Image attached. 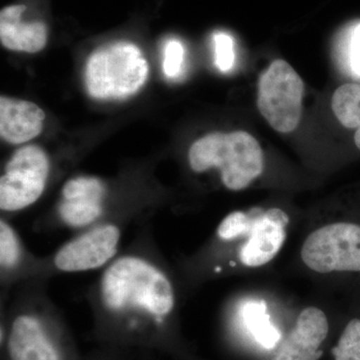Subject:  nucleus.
<instances>
[{"instance_id":"obj_10","label":"nucleus","mask_w":360,"mask_h":360,"mask_svg":"<svg viewBox=\"0 0 360 360\" xmlns=\"http://www.w3.org/2000/svg\"><path fill=\"white\" fill-rule=\"evenodd\" d=\"M304 84L290 63L277 59L258 82L257 108L272 129L290 134L302 120Z\"/></svg>"},{"instance_id":"obj_4","label":"nucleus","mask_w":360,"mask_h":360,"mask_svg":"<svg viewBox=\"0 0 360 360\" xmlns=\"http://www.w3.org/2000/svg\"><path fill=\"white\" fill-rule=\"evenodd\" d=\"M153 205V200L148 198L120 193L115 182L110 180L94 175H77L66 180L56 205L33 224V229L75 233L105 220H127L132 224Z\"/></svg>"},{"instance_id":"obj_9","label":"nucleus","mask_w":360,"mask_h":360,"mask_svg":"<svg viewBox=\"0 0 360 360\" xmlns=\"http://www.w3.org/2000/svg\"><path fill=\"white\" fill-rule=\"evenodd\" d=\"M53 161L44 148L28 144L11 156L0 177L1 217L27 210L42 198L52 175Z\"/></svg>"},{"instance_id":"obj_12","label":"nucleus","mask_w":360,"mask_h":360,"mask_svg":"<svg viewBox=\"0 0 360 360\" xmlns=\"http://www.w3.org/2000/svg\"><path fill=\"white\" fill-rule=\"evenodd\" d=\"M41 257H37L25 245L20 231L11 219H0V288L1 300H8L9 293L20 284L32 281L39 272Z\"/></svg>"},{"instance_id":"obj_3","label":"nucleus","mask_w":360,"mask_h":360,"mask_svg":"<svg viewBox=\"0 0 360 360\" xmlns=\"http://www.w3.org/2000/svg\"><path fill=\"white\" fill-rule=\"evenodd\" d=\"M298 271L321 283L360 288V191L303 215Z\"/></svg>"},{"instance_id":"obj_6","label":"nucleus","mask_w":360,"mask_h":360,"mask_svg":"<svg viewBox=\"0 0 360 360\" xmlns=\"http://www.w3.org/2000/svg\"><path fill=\"white\" fill-rule=\"evenodd\" d=\"M187 165L196 175L214 170L219 184L229 191H245L262 179L266 170L259 142L243 130L200 137L188 149Z\"/></svg>"},{"instance_id":"obj_2","label":"nucleus","mask_w":360,"mask_h":360,"mask_svg":"<svg viewBox=\"0 0 360 360\" xmlns=\"http://www.w3.org/2000/svg\"><path fill=\"white\" fill-rule=\"evenodd\" d=\"M303 215L285 206L255 205L234 210L193 252L175 260V272L184 296L210 281L269 269L281 255Z\"/></svg>"},{"instance_id":"obj_17","label":"nucleus","mask_w":360,"mask_h":360,"mask_svg":"<svg viewBox=\"0 0 360 360\" xmlns=\"http://www.w3.org/2000/svg\"><path fill=\"white\" fill-rule=\"evenodd\" d=\"M355 311L348 319L333 348L335 360H360V288L352 292Z\"/></svg>"},{"instance_id":"obj_8","label":"nucleus","mask_w":360,"mask_h":360,"mask_svg":"<svg viewBox=\"0 0 360 360\" xmlns=\"http://www.w3.org/2000/svg\"><path fill=\"white\" fill-rule=\"evenodd\" d=\"M148 61L131 42L120 41L92 52L84 70L87 92L98 101L134 96L148 80Z\"/></svg>"},{"instance_id":"obj_11","label":"nucleus","mask_w":360,"mask_h":360,"mask_svg":"<svg viewBox=\"0 0 360 360\" xmlns=\"http://www.w3.org/2000/svg\"><path fill=\"white\" fill-rule=\"evenodd\" d=\"M329 331L330 321L326 309L321 305H307L298 312L292 328L271 360H319Z\"/></svg>"},{"instance_id":"obj_16","label":"nucleus","mask_w":360,"mask_h":360,"mask_svg":"<svg viewBox=\"0 0 360 360\" xmlns=\"http://www.w3.org/2000/svg\"><path fill=\"white\" fill-rule=\"evenodd\" d=\"M331 106L343 127L356 130L354 143L360 151V84H345L338 87L333 94Z\"/></svg>"},{"instance_id":"obj_15","label":"nucleus","mask_w":360,"mask_h":360,"mask_svg":"<svg viewBox=\"0 0 360 360\" xmlns=\"http://www.w3.org/2000/svg\"><path fill=\"white\" fill-rule=\"evenodd\" d=\"M225 307L227 312L238 315L245 321L255 340L265 348H274L281 341V333L270 324L269 315L266 314V309L259 300L253 298V302H245V297L233 298Z\"/></svg>"},{"instance_id":"obj_1","label":"nucleus","mask_w":360,"mask_h":360,"mask_svg":"<svg viewBox=\"0 0 360 360\" xmlns=\"http://www.w3.org/2000/svg\"><path fill=\"white\" fill-rule=\"evenodd\" d=\"M184 297L150 224L141 225L85 292L101 330L129 340H158L172 330Z\"/></svg>"},{"instance_id":"obj_19","label":"nucleus","mask_w":360,"mask_h":360,"mask_svg":"<svg viewBox=\"0 0 360 360\" xmlns=\"http://www.w3.org/2000/svg\"><path fill=\"white\" fill-rule=\"evenodd\" d=\"M184 49L179 40H168L165 47L163 72L168 78H174L181 72L184 65Z\"/></svg>"},{"instance_id":"obj_18","label":"nucleus","mask_w":360,"mask_h":360,"mask_svg":"<svg viewBox=\"0 0 360 360\" xmlns=\"http://www.w3.org/2000/svg\"><path fill=\"white\" fill-rule=\"evenodd\" d=\"M215 49V65L222 72H227L234 65L233 40L224 32L215 33L213 37Z\"/></svg>"},{"instance_id":"obj_5","label":"nucleus","mask_w":360,"mask_h":360,"mask_svg":"<svg viewBox=\"0 0 360 360\" xmlns=\"http://www.w3.org/2000/svg\"><path fill=\"white\" fill-rule=\"evenodd\" d=\"M47 283L26 281L14 288L11 302H1L9 360H66L63 321Z\"/></svg>"},{"instance_id":"obj_20","label":"nucleus","mask_w":360,"mask_h":360,"mask_svg":"<svg viewBox=\"0 0 360 360\" xmlns=\"http://www.w3.org/2000/svg\"><path fill=\"white\" fill-rule=\"evenodd\" d=\"M349 63L352 73L360 77V23L355 26L350 37Z\"/></svg>"},{"instance_id":"obj_14","label":"nucleus","mask_w":360,"mask_h":360,"mask_svg":"<svg viewBox=\"0 0 360 360\" xmlns=\"http://www.w3.org/2000/svg\"><path fill=\"white\" fill-rule=\"evenodd\" d=\"M25 6L4 7L0 13V40L6 49L35 53L44 49L47 27L41 21L25 23L21 20Z\"/></svg>"},{"instance_id":"obj_7","label":"nucleus","mask_w":360,"mask_h":360,"mask_svg":"<svg viewBox=\"0 0 360 360\" xmlns=\"http://www.w3.org/2000/svg\"><path fill=\"white\" fill-rule=\"evenodd\" d=\"M131 224L127 220H105L75 232L51 255L41 257L34 279L49 283L60 274L104 269L122 250L123 236Z\"/></svg>"},{"instance_id":"obj_13","label":"nucleus","mask_w":360,"mask_h":360,"mask_svg":"<svg viewBox=\"0 0 360 360\" xmlns=\"http://www.w3.org/2000/svg\"><path fill=\"white\" fill-rule=\"evenodd\" d=\"M45 115L37 104L21 99L0 98V135L7 143L22 144L39 136Z\"/></svg>"}]
</instances>
